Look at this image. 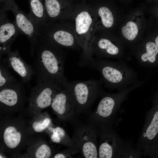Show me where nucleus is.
<instances>
[{
  "mask_svg": "<svg viewBox=\"0 0 158 158\" xmlns=\"http://www.w3.org/2000/svg\"><path fill=\"white\" fill-rule=\"evenodd\" d=\"M2 7L6 11H10L14 14V21L22 34L25 35L30 44V54L33 56L40 35L35 25L27 14L21 10L14 0H0Z\"/></svg>",
  "mask_w": 158,
  "mask_h": 158,
  "instance_id": "11",
  "label": "nucleus"
},
{
  "mask_svg": "<svg viewBox=\"0 0 158 158\" xmlns=\"http://www.w3.org/2000/svg\"><path fill=\"white\" fill-rule=\"evenodd\" d=\"M72 154L67 149V150L54 154L52 157L54 158H73Z\"/></svg>",
  "mask_w": 158,
  "mask_h": 158,
  "instance_id": "27",
  "label": "nucleus"
},
{
  "mask_svg": "<svg viewBox=\"0 0 158 158\" xmlns=\"http://www.w3.org/2000/svg\"><path fill=\"white\" fill-rule=\"evenodd\" d=\"M65 49L39 38L33 56L37 83L50 80L63 87L68 81L64 73Z\"/></svg>",
  "mask_w": 158,
  "mask_h": 158,
  "instance_id": "1",
  "label": "nucleus"
},
{
  "mask_svg": "<svg viewBox=\"0 0 158 158\" xmlns=\"http://www.w3.org/2000/svg\"><path fill=\"white\" fill-rule=\"evenodd\" d=\"M73 20L75 34L82 51L78 65L88 67L93 58L91 45L96 33V23L93 9L75 8Z\"/></svg>",
  "mask_w": 158,
  "mask_h": 158,
  "instance_id": "3",
  "label": "nucleus"
},
{
  "mask_svg": "<svg viewBox=\"0 0 158 158\" xmlns=\"http://www.w3.org/2000/svg\"><path fill=\"white\" fill-rule=\"evenodd\" d=\"M30 13L28 14L40 33L45 28L48 23L43 0H28Z\"/></svg>",
  "mask_w": 158,
  "mask_h": 158,
  "instance_id": "19",
  "label": "nucleus"
},
{
  "mask_svg": "<svg viewBox=\"0 0 158 158\" xmlns=\"http://www.w3.org/2000/svg\"><path fill=\"white\" fill-rule=\"evenodd\" d=\"M48 131L50 133V138L53 142L64 145L71 152L72 155L80 152L79 150L73 141L61 127L53 126Z\"/></svg>",
  "mask_w": 158,
  "mask_h": 158,
  "instance_id": "20",
  "label": "nucleus"
},
{
  "mask_svg": "<svg viewBox=\"0 0 158 158\" xmlns=\"http://www.w3.org/2000/svg\"><path fill=\"white\" fill-rule=\"evenodd\" d=\"M145 49V52L142 53L138 59L139 65L146 68L158 67V48L155 42H147Z\"/></svg>",
  "mask_w": 158,
  "mask_h": 158,
  "instance_id": "21",
  "label": "nucleus"
},
{
  "mask_svg": "<svg viewBox=\"0 0 158 158\" xmlns=\"http://www.w3.org/2000/svg\"><path fill=\"white\" fill-rule=\"evenodd\" d=\"M20 82L18 81L9 71L8 67L0 58V89L15 85Z\"/></svg>",
  "mask_w": 158,
  "mask_h": 158,
  "instance_id": "24",
  "label": "nucleus"
},
{
  "mask_svg": "<svg viewBox=\"0 0 158 158\" xmlns=\"http://www.w3.org/2000/svg\"><path fill=\"white\" fill-rule=\"evenodd\" d=\"M22 83L0 89V109L2 111H16L23 108L25 95Z\"/></svg>",
  "mask_w": 158,
  "mask_h": 158,
  "instance_id": "14",
  "label": "nucleus"
},
{
  "mask_svg": "<svg viewBox=\"0 0 158 158\" xmlns=\"http://www.w3.org/2000/svg\"><path fill=\"white\" fill-rule=\"evenodd\" d=\"M40 113L34 116L35 117L31 122L32 130L36 133H41L49 128L53 125L50 117L47 114Z\"/></svg>",
  "mask_w": 158,
  "mask_h": 158,
  "instance_id": "23",
  "label": "nucleus"
},
{
  "mask_svg": "<svg viewBox=\"0 0 158 158\" xmlns=\"http://www.w3.org/2000/svg\"><path fill=\"white\" fill-rule=\"evenodd\" d=\"M97 70L105 87L123 91L139 81L138 74L126 62L93 58L88 66Z\"/></svg>",
  "mask_w": 158,
  "mask_h": 158,
  "instance_id": "2",
  "label": "nucleus"
},
{
  "mask_svg": "<svg viewBox=\"0 0 158 158\" xmlns=\"http://www.w3.org/2000/svg\"><path fill=\"white\" fill-rule=\"evenodd\" d=\"M32 147V156L36 158H49L53 157L54 154L50 147L46 143L39 142Z\"/></svg>",
  "mask_w": 158,
  "mask_h": 158,
  "instance_id": "25",
  "label": "nucleus"
},
{
  "mask_svg": "<svg viewBox=\"0 0 158 158\" xmlns=\"http://www.w3.org/2000/svg\"><path fill=\"white\" fill-rule=\"evenodd\" d=\"M156 100L157 101V102H158V98H157V99H156Z\"/></svg>",
  "mask_w": 158,
  "mask_h": 158,
  "instance_id": "28",
  "label": "nucleus"
},
{
  "mask_svg": "<svg viewBox=\"0 0 158 158\" xmlns=\"http://www.w3.org/2000/svg\"><path fill=\"white\" fill-rule=\"evenodd\" d=\"M101 81L93 79L81 81H67L63 87L67 88L75 102L77 115L87 112L103 90Z\"/></svg>",
  "mask_w": 158,
  "mask_h": 158,
  "instance_id": "6",
  "label": "nucleus"
},
{
  "mask_svg": "<svg viewBox=\"0 0 158 158\" xmlns=\"http://www.w3.org/2000/svg\"><path fill=\"white\" fill-rule=\"evenodd\" d=\"M6 55V57L2 59L4 63L19 75L21 82L29 84L34 75L33 67L25 62L17 49L11 51Z\"/></svg>",
  "mask_w": 158,
  "mask_h": 158,
  "instance_id": "17",
  "label": "nucleus"
},
{
  "mask_svg": "<svg viewBox=\"0 0 158 158\" xmlns=\"http://www.w3.org/2000/svg\"><path fill=\"white\" fill-rule=\"evenodd\" d=\"M63 87L54 81L47 80L37 83L31 90L28 110L34 116L51 106L56 92Z\"/></svg>",
  "mask_w": 158,
  "mask_h": 158,
  "instance_id": "9",
  "label": "nucleus"
},
{
  "mask_svg": "<svg viewBox=\"0 0 158 158\" xmlns=\"http://www.w3.org/2000/svg\"><path fill=\"white\" fill-rule=\"evenodd\" d=\"M96 18V32L102 28H109L113 25L114 18L112 13L108 7L102 6L93 9Z\"/></svg>",
  "mask_w": 158,
  "mask_h": 158,
  "instance_id": "22",
  "label": "nucleus"
},
{
  "mask_svg": "<svg viewBox=\"0 0 158 158\" xmlns=\"http://www.w3.org/2000/svg\"><path fill=\"white\" fill-rule=\"evenodd\" d=\"M97 127L88 122L75 127L72 139L85 158H98Z\"/></svg>",
  "mask_w": 158,
  "mask_h": 158,
  "instance_id": "10",
  "label": "nucleus"
},
{
  "mask_svg": "<svg viewBox=\"0 0 158 158\" xmlns=\"http://www.w3.org/2000/svg\"><path fill=\"white\" fill-rule=\"evenodd\" d=\"M158 142V103L147 112L142 133L135 147L145 155L152 151Z\"/></svg>",
  "mask_w": 158,
  "mask_h": 158,
  "instance_id": "12",
  "label": "nucleus"
},
{
  "mask_svg": "<svg viewBox=\"0 0 158 158\" xmlns=\"http://www.w3.org/2000/svg\"><path fill=\"white\" fill-rule=\"evenodd\" d=\"M91 50L93 55L99 59L117 58L120 53L119 48L112 41L96 33L92 43Z\"/></svg>",
  "mask_w": 158,
  "mask_h": 158,
  "instance_id": "18",
  "label": "nucleus"
},
{
  "mask_svg": "<svg viewBox=\"0 0 158 158\" xmlns=\"http://www.w3.org/2000/svg\"><path fill=\"white\" fill-rule=\"evenodd\" d=\"M147 78L139 81L127 89L114 93L103 91L96 109L90 116L88 122L97 127L113 126L116 122V115L122 103L132 90L142 85Z\"/></svg>",
  "mask_w": 158,
  "mask_h": 158,
  "instance_id": "5",
  "label": "nucleus"
},
{
  "mask_svg": "<svg viewBox=\"0 0 158 158\" xmlns=\"http://www.w3.org/2000/svg\"><path fill=\"white\" fill-rule=\"evenodd\" d=\"M50 106L60 121L66 122L75 121L77 115L75 104L66 88L63 87L56 92Z\"/></svg>",
  "mask_w": 158,
  "mask_h": 158,
  "instance_id": "13",
  "label": "nucleus"
},
{
  "mask_svg": "<svg viewBox=\"0 0 158 158\" xmlns=\"http://www.w3.org/2000/svg\"><path fill=\"white\" fill-rule=\"evenodd\" d=\"M99 158H140L142 152L130 141L123 140L113 126L97 127Z\"/></svg>",
  "mask_w": 158,
  "mask_h": 158,
  "instance_id": "4",
  "label": "nucleus"
},
{
  "mask_svg": "<svg viewBox=\"0 0 158 158\" xmlns=\"http://www.w3.org/2000/svg\"><path fill=\"white\" fill-rule=\"evenodd\" d=\"M1 126V143L6 152L15 153L20 150L29 136L27 124L21 119H5Z\"/></svg>",
  "mask_w": 158,
  "mask_h": 158,
  "instance_id": "7",
  "label": "nucleus"
},
{
  "mask_svg": "<svg viewBox=\"0 0 158 158\" xmlns=\"http://www.w3.org/2000/svg\"><path fill=\"white\" fill-rule=\"evenodd\" d=\"M6 11L1 8L0 16V58L11 51V45L20 34H22L14 21H10L7 16Z\"/></svg>",
  "mask_w": 158,
  "mask_h": 158,
  "instance_id": "15",
  "label": "nucleus"
},
{
  "mask_svg": "<svg viewBox=\"0 0 158 158\" xmlns=\"http://www.w3.org/2000/svg\"><path fill=\"white\" fill-rule=\"evenodd\" d=\"M68 20L49 24L41 32L40 37L64 49L77 50L81 48L73 23Z\"/></svg>",
  "mask_w": 158,
  "mask_h": 158,
  "instance_id": "8",
  "label": "nucleus"
},
{
  "mask_svg": "<svg viewBox=\"0 0 158 158\" xmlns=\"http://www.w3.org/2000/svg\"><path fill=\"white\" fill-rule=\"evenodd\" d=\"M48 24L71 19L75 8L66 0H43Z\"/></svg>",
  "mask_w": 158,
  "mask_h": 158,
  "instance_id": "16",
  "label": "nucleus"
},
{
  "mask_svg": "<svg viewBox=\"0 0 158 158\" xmlns=\"http://www.w3.org/2000/svg\"><path fill=\"white\" fill-rule=\"evenodd\" d=\"M121 30L124 37L130 41L135 39L138 32L137 24L132 21L128 22L126 25L122 27Z\"/></svg>",
  "mask_w": 158,
  "mask_h": 158,
  "instance_id": "26",
  "label": "nucleus"
}]
</instances>
